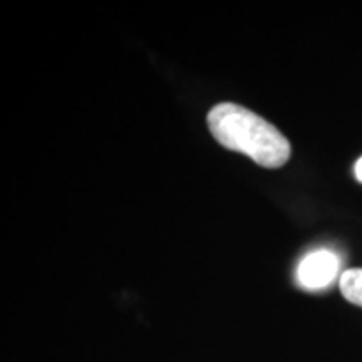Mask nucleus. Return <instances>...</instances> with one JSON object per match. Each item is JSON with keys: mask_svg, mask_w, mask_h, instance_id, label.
Returning <instances> with one entry per match:
<instances>
[{"mask_svg": "<svg viewBox=\"0 0 362 362\" xmlns=\"http://www.w3.org/2000/svg\"><path fill=\"white\" fill-rule=\"evenodd\" d=\"M341 292L351 304L362 307V269L346 270L341 275Z\"/></svg>", "mask_w": 362, "mask_h": 362, "instance_id": "7ed1b4c3", "label": "nucleus"}, {"mask_svg": "<svg viewBox=\"0 0 362 362\" xmlns=\"http://www.w3.org/2000/svg\"><path fill=\"white\" fill-rule=\"evenodd\" d=\"M339 257L330 250H314L307 253L297 267V284L305 291H320L329 287L339 274Z\"/></svg>", "mask_w": 362, "mask_h": 362, "instance_id": "f03ea898", "label": "nucleus"}, {"mask_svg": "<svg viewBox=\"0 0 362 362\" xmlns=\"http://www.w3.org/2000/svg\"><path fill=\"white\" fill-rule=\"evenodd\" d=\"M208 128L221 146L250 156L264 168H280L291 158V143L264 117L233 103L208 112Z\"/></svg>", "mask_w": 362, "mask_h": 362, "instance_id": "f257e3e1", "label": "nucleus"}, {"mask_svg": "<svg viewBox=\"0 0 362 362\" xmlns=\"http://www.w3.org/2000/svg\"><path fill=\"white\" fill-rule=\"evenodd\" d=\"M354 175H356V178L361 181L362 183V158H359V161L356 163V166H354Z\"/></svg>", "mask_w": 362, "mask_h": 362, "instance_id": "20e7f679", "label": "nucleus"}]
</instances>
